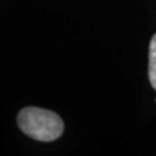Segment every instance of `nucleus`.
Segmentation results:
<instances>
[{"label":"nucleus","mask_w":156,"mask_h":156,"mask_svg":"<svg viewBox=\"0 0 156 156\" xmlns=\"http://www.w3.org/2000/svg\"><path fill=\"white\" fill-rule=\"evenodd\" d=\"M17 124L24 134L43 142L57 140L64 131V123L56 112L34 106L20 111Z\"/></svg>","instance_id":"f257e3e1"},{"label":"nucleus","mask_w":156,"mask_h":156,"mask_svg":"<svg viewBox=\"0 0 156 156\" xmlns=\"http://www.w3.org/2000/svg\"><path fill=\"white\" fill-rule=\"evenodd\" d=\"M148 76L151 87L156 90V34L153 36L149 44V64H148Z\"/></svg>","instance_id":"f03ea898"}]
</instances>
